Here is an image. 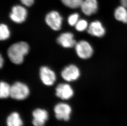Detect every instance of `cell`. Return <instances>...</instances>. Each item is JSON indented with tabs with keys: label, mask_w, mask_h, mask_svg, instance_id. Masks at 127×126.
Instances as JSON below:
<instances>
[{
	"label": "cell",
	"mask_w": 127,
	"mask_h": 126,
	"mask_svg": "<svg viewBox=\"0 0 127 126\" xmlns=\"http://www.w3.org/2000/svg\"><path fill=\"white\" fill-rule=\"evenodd\" d=\"M29 46L25 42L16 43L10 46L7 50V54L11 62L19 65L23 63L24 56L29 53Z\"/></svg>",
	"instance_id": "1"
},
{
	"label": "cell",
	"mask_w": 127,
	"mask_h": 126,
	"mask_svg": "<svg viewBox=\"0 0 127 126\" xmlns=\"http://www.w3.org/2000/svg\"><path fill=\"white\" fill-rule=\"evenodd\" d=\"M30 93L29 86L23 82H17L11 86L10 97L15 100H24L29 96Z\"/></svg>",
	"instance_id": "2"
},
{
	"label": "cell",
	"mask_w": 127,
	"mask_h": 126,
	"mask_svg": "<svg viewBox=\"0 0 127 126\" xmlns=\"http://www.w3.org/2000/svg\"><path fill=\"white\" fill-rule=\"evenodd\" d=\"M54 111L56 118L57 120L68 121L70 118L72 108L68 104L60 102L54 106Z\"/></svg>",
	"instance_id": "3"
},
{
	"label": "cell",
	"mask_w": 127,
	"mask_h": 126,
	"mask_svg": "<svg viewBox=\"0 0 127 126\" xmlns=\"http://www.w3.org/2000/svg\"><path fill=\"white\" fill-rule=\"evenodd\" d=\"M74 47L77 55L82 59L86 60L90 58L94 53V49L92 45L86 41H79L77 43Z\"/></svg>",
	"instance_id": "4"
},
{
	"label": "cell",
	"mask_w": 127,
	"mask_h": 126,
	"mask_svg": "<svg viewBox=\"0 0 127 126\" xmlns=\"http://www.w3.org/2000/svg\"><path fill=\"white\" fill-rule=\"evenodd\" d=\"M45 21L47 25L54 31L61 30L62 23L63 18L59 12L51 11L46 15Z\"/></svg>",
	"instance_id": "5"
},
{
	"label": "cell",
	"mask_w": 127,
	"mask_h": 126,
	"mask_svg": "<svg viewBox=\"0 0 127 126\" xmlns=\"http://www.w3.org/2000/svg\"><path fill=\"white\" fill-rule=\"evenodd\" d=\"M32 115V123L33 126H44L49 117L48 111L41 108H37L34 110Z\"/></svg>",
	"instance_id": "6"
},
{
	"label": "cell",
	"mask_w": 127,
	"mask_h": 126,
	"mask_svg": "<svg viewBox=\"0 0 127 126\" xmlns=\"http://www.w3.org/2000/svg\"><path fill=\"white\" fill-rule=\"evenodd\" d=\"M40 77L42 83L47 86H52L57 79L54 72L46 66L41 67L40 68Z\"/></svg>",
	"instance_id": "7"
},
{
	"label": "cell",
	"mask_w": 127,
	"mask_h": 126,
	"mask_svg": "<svg viewBox=\"0 0 127 126\" xmlns=\"http://www.w3.org/2000/svg\"><path fill=\"white\" fill-rule=\"evenodd\" d=\"M80 75V72L76 65L71 64L65 67L61 73V76L65 81L71 82L76 81Z\"/></svg>",
	"instance_id": "8"
},
{
	"label": "cell",
	"mask_w": 127,
	"mask_h": 126,
	"mask_svg": "<svg viewBox=\"0 0 127 126\" xmlns=\"http://www.w3.org/2000/svg\"><path fill=\"white\" fill-rule=\"evenodd\" d=\"M27 14V11L25 7L19 5H15L12 8L10 18L14 23H21L25 21Z\"/></svg>",
	"instance_id": "9"
},
{
	"label": "cell",
	"mask_w": 127,
	"mask_h": 126,
	"mask_svg": "<svg viewBox=\"0 0 127 126\" xmlns=\"http://www.w3.org/2000/svg\"><path fill=\"white\" fill-rule=\"evenodd\" d=\"M56 95L64 100H70L74 94L73 88L68 84L61 83L56 88Z\"/></svg>",
	"instance_id": "10"
},
{
	"label": "cell",
	"mask_w": 127,
	"mask_h": 126,
	"mask_svg": "<svg viewBox=\"0 0 127 126\" xmlns=\"http://www.w3.org/2000/svg\"><path fill=\"white\" fill-rule=\"evenodd\" d=\"M87 32L91 36L102 37L105 34L106 30L100 21H95L89 24L87 29Z\"/></svg>",
	"instance_id": "11"
},
{
	"label": "cell",
	"mask_w": 127,
	"mask_h": 126,
	"mask_svg": "<svg viewBox=\"0 0 127 126\" xmlns=\"http://www.w3.org/2000/svg\"><path fill=\"white\" fill-rule=\"evenodd\" d=\"M57 41L59 45L65 48H72L77 43L73 34L69 32L61 34L57 38Z\"/></svg>",
	"instance_id": "12"
},
{
	"label": "cell",
	"mask_w": 127,
	"mask_h": 126,
	"mask_svg": "<svg viewBox=\"0 0 127 126\" xmlns=\"http://www.w3.org/2000/svg\"><path fill=\"white\" fill-rule=\"evenodd\" d=\"M82 12L86 15H91L98 10V5L97 0H84L80 6Z\"/></svg>",
	"instance_id": "13"
},
{
	"label": "cell",
	"mask_w": 127,
	"mask_h": 126,
	"mask_svg": "<svg viewBox=\"0 0 127 126\" xmlns=\"http://www.w3.org/2000/svg\"><path fill=\"white\" fill-rule=\"evenodd\" d=\"M7 126H23V121L20 115L16 111L10 113L6 119Z\"/></svg>",
	"instance_id": "14"
},
{
	"label": "cell",
	"mask_w": 127,
	"mask_h": 126,
	"mask_svg": "<svg viewBox=\"0 0 127 126\" xmlns=\"http://www.w3.org/2000/svg\"><path fill=\"white\" fill-rule=\"evenodd\" d=\"M114 16L116 20L124 23L127 17V8L121 5L118 7L114 11Z\"/></svg>",
	"instance_id": "15"
},
{
	"label": "cell",
	"mask_w": 127,
	"mask_h": 126,
	"mask_svg": "<svg viewBox=\"0 0 127 126\" xmlns=\"http://www.w3.org/2000/svg\"><path fill=\"white\" fill-rule=\"evenodd\" d=\"M11 86L5 82H1L0 84V98L6 99L10 97Z\"/></svg>",
	"instance_id": "16"
},
{
	"label": "cell",
	"mask_w": 127,
	"mask_h": 126,
	"mask_svg": "<svg viewBox=\"0 0 127 126\" xmlns=\"http://www.w3.org/2000/svg\"><path fill=\"white\" fill-rule=\"evenodd\" d=\"M84 0H61L65 6L71 8H77L80 7Z\"/></svg>",
	"instance_id": "17"
},
{
	"label": "cell",
	"mask_w": 127,
	"mask_h": 126,
	"mask_svg": "<svg viewBox=\"0 0 127 126\" xmlns=\"http://www.w3.org/2000/svg\"><path fill=\"white\" fill-rule=\"evenodd\" d=\"M10 31L8 27L6 24L1 23L0 25V40H5L10 36Z\"/></svg>",
	"instance_id": "18"
},
{
	"label": "cell",
	"mask_w": 127,
	"mask_h": 126,
	"mask_svg": "<svg viewBox=\"0 0 127 126\" xmlns=\"http://www.w3.org/2000/svg\"><path fill=\"white\" fill-rule=\"evenodd\" d=\"M89 25L88 22L84 19L79 20L75 25V27L77 31L83 32L88 28Z\"/></svg>",
	"instance_id": "19"
},
{
	"label": "cell",
	"mask_w": 127,
	"mask_h": 126,
	"mask_svg": "<svg viewBox=\"0 0 127 126\" xmlns=\"http://www.w3.org/2000/svg\"><path fill=\"white\" fill-rule=\"evenodd\" d=\"M79 15L77 13H74L73 14H71L67 19L68 24L71 26H75L79 21Z\"/></svg>",
	"instance_id": "20"
},
{
	"label": "cell",
	"mask_w": 127,
	"mask_h": 126,
	"mask_svg": "<svg viewBox=\"0 0 127 126\" xmlns=\"http://www.w3.org/2000/svg\"><path fill=\"white\" fill-rule=\"evenodd\" d=\"M22 3L27 7H31L34 4L35 0H20Z\"/></svg>",
	"instance_id": "21"
},
{
	"label": "cell",
	"mask_w": 127,
	"mask_h": 126,
	"mask_svg": "<svg viewBox=\"0 0 127 126\" xmlns=\"http://www.w3.org/2000/svg\"><path fill=\"white\" fill-rule=\"evenodd\" d=\"M120 2L121 5L127 8V0H120Z\"/></svg>",
	"instance_id": "22"
},
{
	"label": "cell",
	"mask_w": 127,
	"mask_h": 126,
	"mask_svg": "<svg viewBox=\"0 0 127 126\" xmlns=\"http://www.w3.org/2000/svg\"><path fill=\"white\" fill-rule=\"evenodd\" d=\"M3 60L2 57V55H0V68H2V65L3 64Z\"/></svg>",
	"instance_id": "23"
}]
</instances>
